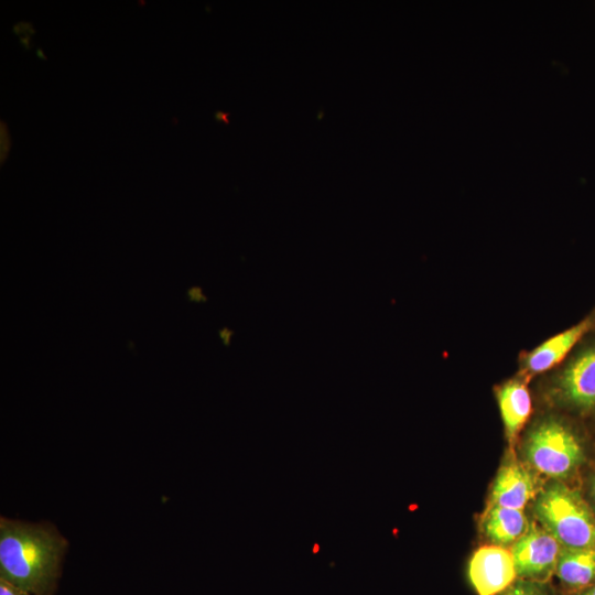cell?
<instances>
[{
    "mask_svg": "<svg viewBox=\"0 0 595 595\" xmlns=\"http://www.w3.org/2000/svg\"><path fill=\"white\" fill-rule=\"evenodd\" d=\"M529 522L522 510L499 506H489L483 518V531L494 544L505 547L513 544L529 529Z\"/></svg>",
    "mask_w": 595,
    "mask_h": 595,
    "instance_id": "8fae6325",
    "label": "cell"
},
{
    "mask_svg": "<svg viewBox=\"0 0 595 595\" xmlns=\"http://www.w3.org/2000/svg\"><path fill=\"white\" fill-rule=\"evenodd\" d=\"M587 335L550 374L547 396L580 415L595 412V337Z\"/></svg>",
    "mask_w": 595,
    "mask_h": 595,
    "instance_id": "277c9868",
    "label": "cell"
},
{
    "mask_svg": "<svg viewBox=\"0 0 595 595\" xmlns=\"http://www.w3.org/2000/svg\"><path fill=\"white\" fill-rule=\"evenodd\" d=\"M561 543L544 528L529 527L511 547L518 578L545 582L555 573Z\"/></svg>",
    "mask_w": 595,
    "mask_h": 595,
    "instance_id": "8992f818",
    "label": "cell"
},
{
    "mask_svg": "<svg viewBox=\"0 0 595 595\" xmlns=\"http://www.w3.org/2000/svg\"><path fill=\"white\" fill-rule=\"evenodd\" d=\"M528 382V379L517 374L495 387L505 434L510 444L517 440L532 412Z\"/></svg>",
    "mask_w": 595,
    "mask_h": 595,
    "instance_id": "ba28073f",
    "label": "cell"
},
{
    "mask_svg": "<svg viewBox=\"0 0 595 595\" xmlns=\"http://www.w3.org/2000/svg\"><path fill=\"white\" fill-rule=\"evenodd\" d=\"M187 295H188L190 300H192V301H196V302L206 301V298L203 294L202 289L198 288V286H193V288L188 289Z\"/></svg>",
    "mask_w": 595,
    "mask_h": 595,
    "instance_id": "9a60e30c",
    "label": "cell"
},
{
    "mask_svg": "<svg viewBox=\"0 0 595 595\" xmlns=\"http://www.w3.org/2000/svg\"><path fill=\"white\" fill-rule=\"evenodd\" d=\"M534 512L542 528L565 548H595V513L581 494L555 482L537 497Z\"/></svg>",
    "mask_w": 595,
    "mask_h": 595,
    "instance_id": "3957f363",
    "label": "cell"
},
{
    "mask_svg": "<svg viewBox=\"0 0 595 595\" xmlns=\"http://www.w3.org/2000/svg\"><path fill=\"white\" fill-rule=\"evenodd\" d=\"M0 595H32V594L0 578Z\"/></svg>",
    "mask_w": 595,
    "mask_h": 595,
    "instance_id": "4fadbf2b",
    "label": "cell"
},
{
    "mask_svg": "<svg viewBox=\"0 0 595 595\" xmlns=\"http://www.w3.org/2000/svg\"><path fill=\"white\" fill-rule=\"evenodd\" d=\"M534 495V482L528 469L517 462H509L494 480L489 506L523 510Z\"/></svg>",
    "mask_w": 595,
    "mask_h": 595,
    "instance_id": "9c48e42d",
    "label": "cell"
},
{
    "mask_svg": "<svg viewBox=\"0 0 595 595\" xmlns=\"http://www.w3.org/2000/svg\"><path fill=\"white\" fill-rule=\"evenodd\" d=\"M21 44H23L26 48L30 47V36L21 37Z\"/></svg>",
    "mask_w": 595,
    "mask_h": 595,
    "instance_id": "d6986e66",
    "label": "cell"
},
{
    "mask_svg": "<svg viewBox=\"0 0 595 595\" xmlns=\"http://www.w3.org/2000/svg\"><path fill=\"white\" fill-rule=\"evenodd\" d=\"M467 573L477 595H498L518 578L511 551L494 544L473 553Z\"/></svg>",
    "mask_w": 595,
    "mask_h": 595,
    "instance_id": "52a82bcc",
    "label": "cell"
},
{
    "mask_svg": "<svg viewBox=\"0 0 595 595\" xmlns=\"http://www.w3.org/2000/svg\"><path fill=\"white\" fill-rule=\"evenodd\" d=\"M587 490H588V497H589L587 502L589 504L592 510L595 513V470L588 477Z\"/></svg>",
    "mask_w": 595,
    "mask_h": 595,
    "instance_id": "5bb4252c",
    "label": "cell"
},
{
    "mask_svg": "<svg viewBox=\"0 0 595 595\" xmlns=\"http://www.w3.org/2000/svg\"><path fill=\"white\" fill-rule=\"evenodd\" d=\"M67 549L50 521L0 517V578L32 595L55 594Z\"/></svg>",
    "mask_w": 595,
    "mask_h": 595,
    "instance_id": "6da1fadb",
    "label": "cell"
},
{
    "mask_svg": "<svg viewBox=\"0 0 595 595\" xmlns=\"http://www.w3.org/2000/svg\"><path fill=\"white\" fill-rule=\"evenodd\" d=\"M523 454L539 473L562 482L572 478L586 461V446L578 430L558 415L539 418L523 440Z\"/></svg>",
    "mask_w": 595,
    "mask_h": 595,
    "instance_id": "7a4b0ae2",
    "label": "cell"
},
{
    "mask_svg": "<svg viewBox=\"0 0 595 595\" xmlns=\"http://www.w3.org/2000/svg\"><path fill=\"white\" fill-rule=\"evenodd\" d=\"M573 595H595V583Z\"/></svg>",
    "mask_w": 595,
    "mask_h": 595,
    "instance_id": "ac0fdd59",
    "label": "cell"
},
{
    "mask_svg": "<svg viewBox=\"0 0 595 595\" xmlns=\"http://www.w3.org/2000/svg\"><path fill=\"white\" fill-rule=\"evenodd\" d=\"M555 575L572 595L595 583V548L562 547Z\"/></svg>",
    "mask_w": 595,
    "mask_h": 595,
    "instance_id": "30bf717a",
    "label": "cell"
},
{
    "mask_svg": "<svg viewBox=\"0 0 595 595\" xmlns=\"http://www.w3.org/2000/svg\"><path fill=\"white\" fill-rule=\"evenodd\" d=\"M36 54H37V56H39L41 60H44V61L47 60L46 56L44 55V53L42 52L41 48H37V50H36Z\"/></svg>",
    "mask_w": 595,
    "mask_h": 595,
    "instance_id": "ffe728a7",
    "label": "cell"
},
{
    "mask_svg": "<svg viewBox=\"0 0 595 595\" xmlns=\"http://www.w3.org/2000/svg\"><path fill=\"white\" fill-rule=\"evenodd\" d=\"M498 595H551V593L545 582L517 578Z\"/></svg>",
    "mask_w": 595,
    "mask_h": 595,
    "instance_id": "7c38bea8",
    "label": "cell"
},
{
    "mask_svg": "<svg viewBox=\"0 0 595 595\" xmlns=\"http://www.w3.org/2000/svg\"><path fill=\"white\" fill-rule=\"evenodd\" d=\"M228 117H229L228 112L217 111L215 113V118H216L217 121H223V122H225L227 125L229 123Z\"/></svg>",
    "mask_w": 595,
    "mask_h": 595,
    "instance_id": "e0dca14e",
    "label": "cell"
},
{
    "mask_svg": "<svg viewBox=\"0 0 595 595\" xmlns=\"http://www.w3.org/2000/svg\"><path fill=\"white\" fill-rule=\"evenodd\" d=\"M595 331V310L575 325L551 336L531 350L518 357V374L530 381L558 367L573 349Z\"/></svg>",
    "mask_w": 595,
    "mask_h": 595,
    "instance_id": "5b68a950",
    "label": "cell"
},
{
    "mask_svg": "<svg viewBox=\"0 0 595 595\" xmlns=\"http://www.w3.org/2000/svg\"><path fill=\"white\" fill-rule=\"evenodd\" d=\"M218 335L223 340L224 345L229 346L231 336L234 335V331L228 327H224L218 331Z\"/></svg>",
    "mask_w": 595,
    "mask_h": 595,
    "instance_id": "2e32d148",
    "label": "cell"
}]
</instances>
